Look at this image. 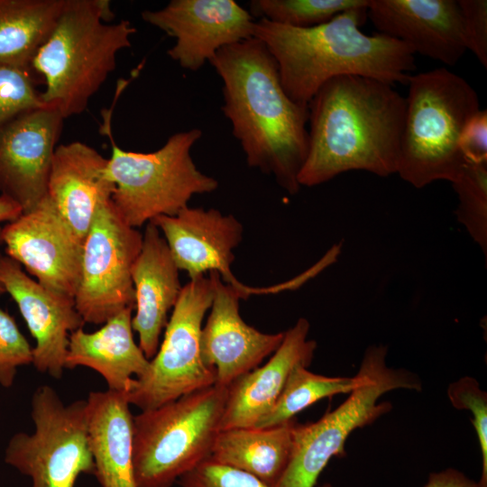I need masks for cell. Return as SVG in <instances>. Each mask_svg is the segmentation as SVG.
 <instances>
[{"label": "cell", "mask_w": 487, "mask_h": 487, "mask_svg": "<svg viewBox=\"0 0 487 487\" xmlns=\"http://www.w3.org/2000/svg\"><path fill=\"white\" fill-rule=\"evenodd\" d=\"M42 106L30 69L0 65V128L23 111Z\"/></svg>", "instance_id": "29"}, {"label": "cell", "mask_w": 487, "mask_h": 487, "mask_svg": "<svg viewBox=\"0 0 487 487\" xmlns=\"http://www.w3.org/2000/svg\"><path fill=\"white\" fill-rule=\"evenodd\" d=\"M106 0H65L61 13L31 65L44 79L42 102L64 119L83 113L131 46L136 29L128 20L111 23Z\"/></svg>", "instance_id": "4"}, {"label": "cell", "mask_w": 487, "mask_h": 487, "mask_svg": "<svg viewBox=\"0 0 487 487\" xmlns=\"http://www.w3.org/2000/svg\"><path fill=\"white\" fill-rule=\"evenodd\" d=\"M465 161L487 162V110L479 109L466 124L460 141Z\"/></svg>", "instance_id": "34"}, {"label": "cell", "mask_w": 487, "mask_h": 487, "mask_svg": "<svg viewBox=\"0 0 487 487\" xmlns=\"http://www.w3.org/2000/svg\"><path fill=\"white\" fill-rule=\"evenodd\" d=\"M458 197L457 220L487 256V162L465 161L452 182Z\"/></svg>", "instance_id": "28"}, {"label": "cell", "mask_w": 487, "mask_h": 487, "mask_svg": "<svg viewBox=\"0 0 487 487\" xmlns=\"http://www.w3.org/2000/svg\"><path fill=\"white\" fill-rule=\"evenodd\" d=\"M386 355L387 346L370 345L350 396L316 422L295 423L290 461L276 487H314L329 460L345 454L348 436L391 410L390 402H379L384 393L398 389L421 390L416 374L389 367Z\"/></svg>", "instance_id": "8"}, {"label": "cell", "mask_w": 487, "mask_h": 487, "mask_svg": "<svg viewBox=\"0 0 487 487\" xmlns=\"http://www.w3.org/2000/svg\"><path fill=\"white\" fill-rule=\"evenodd\" d=\"M133 308L122 310L91 333H70L65 369L84 366L97 372L109 391L127 394L133 380L148 370L150 360L133 339Z\"/></svg>", "instance_id": "22"}, {"label": "cell", "mask_w": 487, "mask_h": 487, "mask_svg": "<svg viewBox=\"0 0 487 487\" xmlns=\"http://www.w3.org/2000/svg\"><path fill=\"white\" fill-rule=\"evenodd\" d=\"M178 482L181 487H269L253 475L210 457L183 474Z\"/></svg>", "instance_id": "32"}, {"label": "cell", "mask_w": 487, "mask_h": 487, "mask_svg": "<svg viewBox=\"0 0 487 487\" xmlns=\"http://www.w3.org/2000/svg\"><path fill=\"white\" fill-rule=\"evenodd\" d=\"M209 278L214 294L201 329L200 352L204 363L215 371V384L228 387L274 353L284 332L267 334L249 326L239 312V292L216 271L209 272Z\"/></svg>", "instance_id": "17"}, {"label": "cell", "mask_w": 487, "mask_h": 487, "mask_svg": "<svg viewBox=\"0 0 487 487\" xmlns=\"http://www.w3.org/2000/svg\"><path fill=\"white\" fill-rule=\"evenodd\" d=\"M295 419L271 427H234L220 430L210 458L242 470L276 487L292 453Z\"/></svg>", "instance_id": "24"}, {"label": "cell", "mask_w": 487, "mask_h": 487, "mask_svg": "<svg viewBox=\"0 0 487 487\" xmlns=\"http://www.w3.org/2000/svg\"><path fill=\"white\" fill-rule=\"evenodd\" d=\"M23 210L21 207L9 198L0 195V223L16 219Z\"/></svg>", "instance_id": "36"}, {"label": "cell", "mask_w": 487, "mask_h": 487, "mask_svg": "<svg viewBox=\"0 0 487 487\" xmlns=\"http://www.w3.org/2000/svg\"><path fill=\"white\" fill-rule=\"evenodd\" d=\"M142 19L175 39L167 54L188 70H198L223 47L253 37L254 18L233 0H171L144 10Z\"/></svg>", "instance_id": "13"}, {"label": "cell", "mask_w": 487, "mask_h": 487, "mask_svg": "<svg viewBox=\"0 0 487 487\" xmlns=\"http://www.w3.org/2000/svg\"><path fill=\"white\" fill-rule=\"evenodd\" d=\"M103 113L102 133L110 140L107 173L115 184L112 201L119 216L139 228L161 216H175L188 207L194 195L211 193L218 181L202 173L190 155L202 131L175 133L157 151H124L115 142L111 111Z\"/></svg>", "instance_id": "6"}, {"label": "cell", "mask_w": 487, "mask_h": 487, "mask_svg": "<svg viewBox=\"0 0 487 487\" xmlns=\"http://www.w3.org/2000/svg\"><path fill=\"white\" fill-rule=\"evenodd\" d=\"M142 235V249L132 269L135 309L132 326L138 334L139 346L151 360L182 286L179 270L158 227L147 223Z\"/></svg>", "instance_id": "21"}, {"label": "cell", "mask_w": 487, "mask_h": 487, "mask_svg": "<svg viewBox=\"0 0 487 487\" xmlns=\"http://www.w3.org/2000/svg\"><path fill=\"white\" fill-rule=\"evenodd\" d=\"M309 327L306 318H299L263 366L228 386L220 430L254 427L274 406L292 369L309 366L317 348V343L308 339Z\"/></svg>", "instance_id": "20"}, {"label": "cell", "mask_w": 487, "mask_h": 487, "mask_svg": "<svg viewBox=\"0 0 487 487\" xmlns=\"http://www.w3.org/2000/svg\"><path fill=\"white\" fill-rule=\"evenodd\" d=\"M466 49L487 68V1L457 0Z\"/></svg>", "instance_id": "33"}, {"label": "cell", "mask_w": 487, "mask_h": 487, "mask_svg": "<svg viewBox=\"0 0 487 487\" xmlns=\"http://www.w3.org/2000/svg\"><path fill=\"white\" fill-rule=\"evenodd\" d=\"M319 487H333L330 483ZM424 487H477V483L456 469L448 468L429 475Z\"/></svg>", "instance_id": "35"}, {"label": "cell", "mask_w": 487, "mask_h": 487, "mask_svg": "<svg viewBox=\"0 0 487 487\" xmlns=\"http://www.w3.org/2000/svg\"><path fill=\"white\" fill-rule=\"evenodd\" d=\"M32 362V347L14 318L0 308V385L10 388L17 369Z\"/></svg>", "instance_id": "31"}, {"label": "cell", "mask_w": 487, "mask_h": 487, "mask_svg": "<svg viewBox=\"0 0 487 487\" xmlns=\"http://www.w3.org/2000/svg\"><path fill=\"white\" fill-rule=\"evenodd\" d=\"M213 294L209 276L182 286L157 353L126 394L130 405L141 411L152 409L216 383L215 371L204 363L200 352L202 322Z\"/></svg>", "instance_id": "10"}, {"label": "cell", "mask_w": 487, "mask_h": 487, "mask_svg": "<svg viewBox=\"0 0 487 487\" xmlns=\"http://www.w3.org/2000/svg\"><path fill=\"white\" fill-rule=\"evenodd\" d=\"M367 17L379 33L448 66L467 51L457 0H370Z\"/></svg>", "instance_id": "18"}, {"label": "cell", "mask_w": 487, "mask_h": 487, "mask_svg": "<svg viewBox=\"0 0 487 487\" xmlns=\"http://www.w3.org/2000/svg\"><path fill=\"white\" fill-rule=\"evenodd\" d=\"M370 0H253L250 14L295 28L325 23L346 10L368 7Z\"/></svg>", "instance_id": "27"}, {"label": "cell", "mask_w": 487, "mask_h": 487, "mask_svg": "<svg viewBox=\"0 0 487 487\" xmlns=\"http://www.w3.org/2000/svg\"><path fill=\"white\" fill-rule=\"evenodd\" d=\"M308 149L298 177L313 187L350 170L397 173L406 97L394 86L345 75L324 83L308 102Z\"/></svg>", "instance_id": "1"}, {"label": "cell", "mask_w": 487, "mask_h": 487, "mask_svg": "<svg viewBox=\"0 0 487 487\" xmlns=\"http://www.w3.org/2000/svg\"><path fill=\"white\" fill-rule=\"evenodd\" d=\"M357 381L356 376L328 377L298 364L290 372L274 406L254 427L264 428L286 423L321 399L350 393Z\"/></svg>", "instance_id": "26"}, {"label": "cell", "mask_w": 487, "mask_h": 487, "mask_svg": "<svg viewBox=\"0 0 487 487\" xmlns=\"http://www.w3.org/2000/svg\"><path fill=\"white\" fill-rule=\"evenodd\" d=\"M65 0H0V65L30 69Z\"/></svg>", "instance_id": "25"}, {"label": "cell", "mask_w": 487, "mask_h": 487, "mask_svg": "<svg viewBox=\"0 0 487 487\" xmlns=\"http://www.w3.org/2000/svg\"><path fill=\"white\" fill-rule=\"evenodd\" d=\"M142 237L119 216L113 201L98 211L82 243L74 296L85 324L103 325L122 310L134 308L132 269Z\"/></svg>", "instance_id": "11"}, {"label": "cell", "mask_w": 487, "mask_h": 487, "mask_svg": "<svg viewBox=\"0 0 487 487\" xmlns=\"http://www.w3.org/2000/svg\"><path fill=\"white\" fill-rule=\"evenodd\" d=\"M7 256L44 288L74 298L80 277L82 241L47 196L1 229Z\"/></svg>", "instance_id": "12"}, {"label": "cell", "mask_w": 487, "mask_h": 487, "mask_svg": "<svg viewBox=\"0 0 487 487\" xmlns=\"http://www.w3.org/2000/svg\"><path fill=\"white\" fill-rule=\"evenodd\" d=\"M86 401L94 476L101 487H136L133 416L126 394L109 390L91 391Z\"/></svg>", "instance_id": "23"}, {"label": "cell", "mask_w": 487, "mask_h": 487, "mask_svg": "<svg viewBox=\"0 0 487 487\" xmlns=\"http://www.w3.org/2000/svg\"><path fill=\"white\" fill-rule=\"evenodd\" d=\"M209 62L223 81L222 111L248 165L298 193L308 149V104L287 95L276 60L256 38L221 48Z\"/></svg>", "instance_id": "2"}, {"label": "cell", "mask_w": 487, "mask_h": 487, "mask_svg": "<svg viewBox=\"0 0 487 487\" xmlns=\"http://www.w3.org/2000/svg\"><path fill=\"white\" fill-rule=\"evenodd\" d=\"M227 388L214 384L133 416L136 487H171L210 457Z\"/></svg>", "instance_id": "7"}, {"label": "cell", "mask_w": 487, "mask_h": 487, "mask_svg": "<svg viewBox=\"0 0 487 487\" xmlns=\"http://www.w3.org/2000/svg\"><path fill=\"white\" fill-rule=\"evenodd\" d=\"M367 8L338 14L308 28H295L265 19L254 22L253 37L261 41L278 65L282 87L294 101L308 104L327 80L345 75L407 84L415 54L404 42L360 30Z\"/></svg>", "instance_id": "3"}, {"label": "cell", "mask_w": 487, "mask_h": 487, "mask_svg": "<svg viewBox=\"0 0 487 487\" xmlns=\"http://www.w3.org/2000/svg\"><path fill=\"white\" fill-rule=\"evenodd\" d=\"M447 397L457 409L473 414L472 423L478 436L482 453V475L477 487H487V394L473 377L464 376L449 384Z\"/></svg>", "instance_id": "30"}, {"label": "cell", "mask_w": 487, "mask_h": 487, "mask_svg": "<svg viewBox=\"0 0 487 487\" xmlns=\"http://www.w3.org/2000/svg\"><path fill=\"white\" fill-rule=\"evenodd\" d=\"M1 229L2 227L0 226V245L2 244V239H1ZM5 293V288L3 287V285L0 283V295Z\"/></svg>", "instance_id": "37"}, {"label": "cell", "mask_w": 487, "mask_h": 487, "mask_svg": "<svg viewBox=\"0 0 487 487\" xmlns=\"http://www.w3.org/2000/svg\"><path fill=\"white\" fill-rule=\"evenodd\" d=\"M64 120L45 105L23 111L0 128V195L18 204L23 213L47 197Z\"/></svg>", "instance_id": "14"}, {"label": "cell", "mask_w": 487, "mask_h": 487, "mask_svg": "<svg viewBox=\"0 0 487 487\" xmlns=\"http://www.w3.org/2000/svg\"><path fill=\"white\" fill-rule=\"evenodd\" d=\"M0 283L16 303L35 339L32 364L38 372L60 379L69 335L85 325L74 298L44 288L18 262L1 253Z\"/></svg>", "instance_id": "16"}, {"label": "cell", "mask_w": 487, "mask_h": 487, "mask_svg": "<svg viewBox=\"0 0 487 487\" xmlns=\"http://www.w3.org/2000/svg\"><path fill=\"white\" fill-rule=\"evenodd\" d=\"M106 166V158L79 141L54 152L47 196L82 242L98 211L112 202L115 184Z\"/></svg>", "instance_id": "19"}, {"label": "cell", "mask_w": 487, "mask_h": 487, "mask_svg": "<svg viewBox=\"0 0 487 487\" xmlns=\"http://www.w3.org/2000/svg\"><path fill=\"white\" fill-rule=\"evenodd\" d=\"M151 222L165 239L179 270L186 271L190 280L216 271L239 292L241 299L267 292L243 285L231 271L233 251L244 233L242 224L233 215L188 206L175 216H161Z\"/></svg>", "instance_id": "15"}, {"label": "cell", "mask_w": 487, "mask_h": 487, "mask_svg": "<svg viewBox=\"0 0 487 487\" xmlns=\"http://www.w3.org/2000/svg\"><path fill=\"white\" fill-rule=\"evenodd\" d=\"M397 173L417 188L453 182L465 160L460 141L480 109L475 89L446 68L409 76Z\"/></svg>", "instance_id": "5"}, {"label": "cell", "mask_w": 487, "mask_h": 487, "mask_svg": "<svg viewBox=\"0 0 487 487\" xmlns=\"http://www.w3.org/2000/svg\"><path fill=\"white\" fill-rule=\"evenodd\" d=\"M31 417L34 432L9 439L5 464L31 478L32 487H74L80 474L94 475L86 400L65 404L41 385L32 396Z\"/></svg>", "instance_id": "9"}]
</instances>
